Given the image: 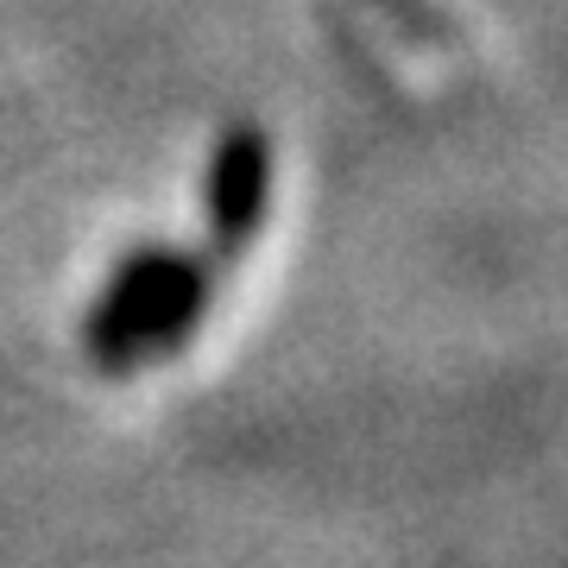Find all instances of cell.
I'll list each match as a JSON object with an SVG mask.
<instances>
[{
  "label": "cell",
  "mask_w": 568,
  "mask_h": 568,
  "mask_svg": "<svg viewBox=\"0 0 568 568\" xmlns=\"http://www.w3.org/2000/svg\"><path fill=\"white\" fill-rule=\"evenodd\" d=\"M265 203H272V145H265L260 126H234V133L215 145L209 183H203V215H209L203 253L222 265V272H234V260L260 241Z\"/></svg>",
  "instance_id": "obj_2"
},
{
  "label": "cell",
  "mask_w": 568,
  "mask_h": 568,
  "mask_svg": "<svg viewBox=\"0 0 568 568\" xmlns=\"http://www.w3.org/2000/svg\"><path fill=\"white\" fill-rule=\"evenodd\" d=\"M227 272L203 246L171 253V246H140L133 260L114 265V278L95 291L82 316V347L102 373H133L145 361H171L196 328H203L215 291Z\"/></svg>",
  "instance_id": "obj_1"
},
{
  "label": "cell",
  "mask_w": 568,
  "mask_h": 568,
  "mask_svg": "<svg viewBox=\"0 0 568 568\" xmlns=\"http://www.w3.org/2000/svg\"><path fill=\"white\" fill-rule=\"evenodd\" d=\"M386 7H392V20H405L410 32H436V20H429L424 0H386Z\"/></svg>",
  "instance_id": "obj_3"
}]
</instances>
